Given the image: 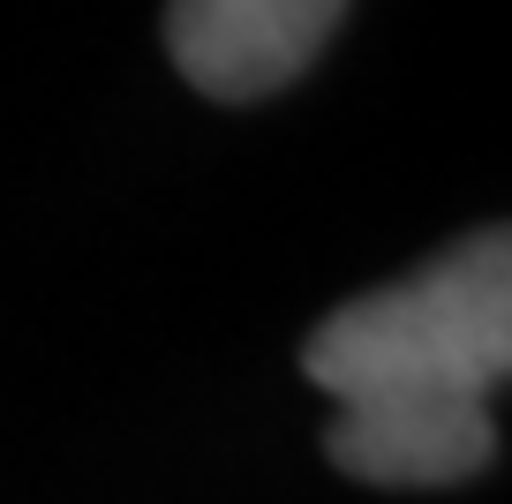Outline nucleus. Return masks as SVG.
<instances>
[{
  "mask_svg": "<svg viewBox=\"0 0 512 504\" xmlns=\"http://www.w3.org/2000/svg\"><path fill=\"white\" fill-rule=\"evenodd\" d=\"M339 399L324 437L339 474L377 489H445L497 459L490 392L512 369V241L482 226L400 286L354 294L302 347Z\"/></svg>",
  "mask_w": 512,
  "mask_h": 504,
  "instance_id": "f257e3e1",
  "label": "nucleus"
},
{
  "mask_svg": "<svg viewBox=\"0 0 512 504\" xmlns=\"http://www.w3.org/2000/svg\"><path fill=\"white\" fill-rule=\"evenodd\" d=\"M347 0H166V53L204 98H272L324 53Z\"/></svg>",
  "mask_w": 512,
  "mask_h": 504,
  "instance_id": "f03ea898",
  "label": "nucleus"
}]
</instances>
